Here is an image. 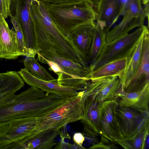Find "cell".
Wrapping results in <instances>:
<instances>
[{
	"label": "cell",
	"mask_w": 149,
	"mask_h": 149,
	"mask_svg": "<svg viewBox=\"0 0 149 149\" xmlns=\"http://www.w3.org/2000/svg\"><path fill=\"white\" fill-rule=\"evenodd\" d=\"M31 12L38 52L51 49L60 57L79 63L83 66L89 65V58L58 29L41 2L31 1Z\"/></svg>",
	"instance_id": "cell-1"
},
{
	"label": "cell",
	"mask_w": 149,
	"mask_h": 149,
	"mask_svg": "<svg viewBox=\"0 0 149 149\" xmlns=\"http://www.w3.org/2000/svg\"><path fill=\"white\" fill-rule=\"evenodd\" d=\"M65 101L56 94L31 86L19 94L0 99V123L27 117L43 116Z\"/></svg>",
	"instance_id": "cell-2"
},
{
	"label": "cell",
	"mask_w": 149,
	"mask_h": 149,
	"mask_svg": "<svg viewBox=\"0 0 149 149\" xmlns=\"http://www.w3.org/2000/svg\"><path fill=\"white\" fill-rule=\"evenodd\" d=\"M41 2L56 26L67 36L77 27L94 23L96 19V12L87 0L64 4Z\"/></svg>",
	"instance_id": "cell-3"
},
{
	"label": "cell",
	"mask_w": 149,
	"mask_h": 149,
	"mask_svg": "<svg viewBox=\"0 0 149 149\" xmlns=\"http://www.w3.org/2000/svg\"><path fill=\"white\" fill-rule=\"evenodd\" d=\"M83 118V92L81 91L77 96L68 99L51 112L36 117V126L27 137L47 130H59L67 124L81 120Z\"/></svg>",
	"instance_id": "cell-4"
},
{
	"label": "cell",
	"mask_w": 149,
	"mask_h": 149,
	"mask_svg": "<svg viewBox=\"0 0 149 149\" xmlns=\"http://www.w3.org/2000/svg\"><path fill=\"white\" fill-rule=\"evenodd\" d=\"M122 14L121 22L107 33V43H109L128 33L135 28L142 27L149 14L143 8L141 0H127Z\"/></svg>",
	"instance_id": "cell-5"
},
{
	"label": "cell",
	"mask_w": 149,
	"mask_h": 149,
	"mask_svg": "<svg viewBox=\"0 0 149 149\" xmlns=\"http://www.w3.org/2000/svg\"><path fill=\"white\" fill-rule=\"evenodd\" d=\"M142 31V27H139L131 33L125 34L107 43L99 57L92 65L94 70L107 63L126 57L139 39Z\"/></svg>",
	"instance_id": "cell-6"
},
{
	"label": "cell",
	"mask_w": 149,
	"mask_h": 149,
	"mask_svg": "<svg viewBox=\"0 0 149 149\" xmlns=\"http://www.w3.org/2000/svg\"><path fill=\"white\" fill-rule=\"evenodd\" d=\"M31 0H11L10 11L22 29L26 47L32 53L38 51L31 6Z\"/></svg>",
	"instance_id": "cell-7"
},
{
	"label": "cell",
	"mask_w": 149,
	"mask_h": 149,
	"mask_svg": "<svg viewBox=\"0 0 149 149\" xmlns=\"http://www.w3.org/2000/svg\"><path fill=\"white\" fill-rule=\"evenodd\" d=\"M84 95L97 101L116 100L122 92L121 82L118 76L90 80L85 89Z\"/></svg>",
	"instance_id": "cell-8"
},
{
	"label": "cell",
	"mask_w": 149,
	"mask_h": 149,
	"mask_svg": "<svg viewBox=\"0 0 149 149\" xmlns=\"http://www.w3.org/2000/svg\"><path fill=\"white\" fill-rule=\"evenodd\" d=\"M115 112L123 139L130 137L136 134L149 116V114L118 105Z\"/></svg>",
	"instance_id": "cell-9"
},
{
	"label": "cell",
	"mask_w": 149,
	"mask_h": 149,
	"mask_svg": "<svg viewBox=\"0 0 149 149\" xmlns=\"http://www.w3.org/2000/svg\"><path fill=\"white\" fill-rule=\"evenodd\" d=\"M36 117L15 119L10 121L6 130L0 136V149L22 140L32 131L36 123Z\"/></svg>",
	"instance_id": "cell-10"
},
{
	"label": "cell",
	"mask_w": 149,
	"mask_h": 149,
	"mask_svg": "<svg viewBox=\"0 0 149 149\" xmlns=\"http://www.w3.org/2000/svg\"><path fill=\"white\" fill-rule=\"evenodd\" d=\"M117 105L116 100L102 103L100 115V136L115 143L117 141L123 139L115 114V110Z\"/></svg>",
	"instance_id": "cell-11"
},
{
	"label": "cell",
	"mask_w": 149,
	"mask_h": 149,
	"mask_svg": "<svg viewBox=\"0 0 149 149\" xmlns=\"http://www.w3.org/2000/svg\"><path fill=\"white\" fill-rule=\"evenodd\" d=\"M142 54L139 67L136 74L123 89V92L129 93L138 91L149 84V27L143 25Z\"/></svg>",
	"instance_id": "cell-12"
},
{
	"label": "cell",
	"mask_w": 149,
	"mask_h": 149,
	"mask_svg": "<svg viewBox=\"0 0 149 149\" xmlns=\"http://www.w3.org/2000/svg\"><path fill=\"white\" fill-rule=\"evenodd\" d=\"M127 0H100L97 7V23L107 34L122 14Z\"/></svg>",
	"instance_id": "cell-13"
},
{
	"label": "cell",
	"mask_w": 149,
	"mask_h": 149,
	"mask_svg": "<svg viewBox=\"0 0 149 149\" xmlns=\"http://www.w3.org/2000/svg\"><path fill=\"white\" fill-rule=\"evenodd\" d=\"M17 72L24 81L29 85L42 90L46 93L56 94L65 99L77 96L79 93L74 88L60 85L57 82L40 79L32 75L25 68L21 69Z\"/></svg>",
	"instance_id": "cell-14"
},
{
	"label": "cell",
	"mask_w": 149,
	"mask_h": 149,
	"mask_svg": "<svg viewBox=\"0 0 149 149\" xmlns=\"http://www.w3.org/2000/svg\"><path fill=\"white\" fill-rule=\"evenodd\" d=\"M59 130H47L8 145L7 149H50L56 145Z\"/></svg>",
	"instance_id": "cell-15"
},
{
	"label": "cell",
	"mask_w": 149,
	"mask_h": 149,
	"mask_svg": "<svg viewBox=\"0 0 149 149\" xmlns=\"http://www.w3.org/2000/svg\"><path fill=\"white\" fill-rule=\"evenodd\" d=\"M38 52L47 59L56 63L66 74L77 78L91 80L90 75L94 70L92 64L83 66L79 63L60 57L51 49Z\"/></svg>",
	"instance_id": "cell-16"
},
{
	"label": "cell",
	"mask_w": 149,
	"mask_h": 149,
	"mask_svg": "<svg viewBox=\"0 0 149 149\" xmlns=\"http://www.w3.org/2000/svg\"><path fill=\"white\" fill-rule=\"evenodd\" d=\"M14 28L10 29L0 13V58L15 59L22 56L19 51Z\"/></svg>",
	"instance_id": "cell-17"
},
{
	"label": "cell",
	"mask_w": 149,
	"mask_h": 149,
	"mask_svg": "<svg viewBox=\"0 0 149 149\" xmlns=\"http://www.w3.org/2000/svg\"><path fill=\"white\" fill-rule=\"evenodd\" d=\"M143 36L142 31L139 39L126 57L125 69L122 74L118 77L121 82L122 89L134 77L139 67L142 54Z\"/></svg>",
	"instance_id": "cell-18"
},
{
	"label": "cell",
	"mask_w": 149,
	"mask_h": 149,
	"mask_svg": "<svg viewBox=\"0 0 149 149\" xmlns=\"http://www.w3.org/2000/svg\"><path fill=\"white\" fill-rule=\"evenodd\" d=\"M149 98L148 84L138 91L129 93L123 91L116 100L118 106L130 107L142 113L149 114Z\"/></svg>",
	"instance_id": "cell-19"
},
{
	"label": "cell",
	"mask_w": 149,
	"mask_h": 149,
	"mask_svg": "<svg viewBox=\"0 0 149 149\" xmlns=\"http://www.w3.org/2000/svg\"><path fill=\"white\" fill-rule=\"evenodd\" d=\"M95 25L94 23L81 26L67 36L76 47L88 58Z\"/></svg>",
	"instance_id": "cell-20"
},
{
	"label": "cell",
	"mask_w": 149,
	"mask_h": 149,
	"mask_svg": "<svg viewBox=\"0 0 149 149\" xmlns=\"http://www.w3.org/2000/svg\"><path fill=\"white\" fill-rule=\"evenodd\" d=\"M83 98L84 118L81 121L83 125L89 126L100 136V115L102 103L84 95L83 93Z\"/></svg>",
	"instance_id": "cell-21"
},
{
	"label": "cell",
	"mask_w": 149,
	"mask_h": 149,
	"mask_svg": "<svg viewBox=\"0 0 149 149\" xmlns=\"http://www.w3.org/2000/svg\"><path fill=\"white\" fill-rule=\"evenodd\" d=\"M24 85V81L17 72L0 73V99L13 95Z\"/></svg>",
	"instance_id": "cell-22"
},
{
	"label": "cell",
	"mask_w": 149,
	"mask_h": 149,
	"mask_svg": "<svg viewBox=\"0 0 149 149\" xmlns=\"http://www.w3.org/2000/svg\"><path fill=\"white\" fill-rule=\"evenodd\" d=\"M149 118L146 120L137 132L132 136L117 141L118 144L126 149H144L149 148Z\"/></svg>",
	"instance_id": "cell-23"
},
{
	"label": "cell",
	"mask_w": 149,
	"mask_h": 149,
	"mask_svg": "<svg viewBox=\"0 0 149 149\" xmlns=\"http://www.w3.org/2000/svg\"><path fill=\"white\" fill-rule=\"evenodd\" d=\"M126 57L119 58L103 64L91 72L90 80L120 77L125 68Z\"/></svg>",
	"instance_id": "cell-24"
},
{
	"label": "cell",
	"mask_w": 149,
	"mask_h": 149,
	"mask_svg": "<svg viewBox=\"0 0 149 149\" xmlns=\"http://www.w3.org/2000/svg\"><path fill=\"white\" fill-rule=\"evenodd\" d=\"M106 34L104 28L97 23L96 24L92 44L88 55L91 64H93L99 57L107 43Z\"/></svg>",
	"instance_id": "cell-25"
},
{
	"label": "cell",
	"mask_w": 149,
	"mask_h": 149,
	"mask_svg": "<svg viewBox=\"0 0 149 149\" xmlns=\"http://www.w3.org/2000/svg\"><path fill=\"white\" fill-rule=\"evenodd\" d=\"M38 58L35 57H27L24 59L23 64L25 68L34 76L42 80L57 82L48 72L46 69L38 61Z\"/></svg>",
	"instance_id": "cell-26"
},
{
	"label": "cell",
	"mask_w": 149,
	"mask_h": 149,
	"mask_svg": "<svg viewBox=\"0 0 149 149\" xmlns=\"http://www.w3.org/2000/svg\"><path fill=\"white\" fill-rule=\"evenodd\" d=\"M16 34L18 49L22 56L35 57V55L26 47L23 32L21 27L16 19L12 15L9 16Z\"/></svg>",
	"instance_id": "cell-27"
},
{
	"label": "cell",
	"mask_w": 149,
	"mask_h": 149,
	"mask_svg": "<svg viewBox=\"0 0 149 149\" xmlns=\"http://www.w3.org/2000/svg\"><path fill=\"white\" fill-rule=\"evenodd\" d=\"M83 125L84 131L82 134L85 139H87L92 145L98 143L100 141L98 137L99 134L89 126L85 125Z\"/></svg>",
	"instance_id": "cell-28"
},
{
	"label": "cell",
	"mask_w": 149,
	"mask_h": 149,
	"mask_svg": "<svg viewBox=\"0 0 149 149\" xmlns=\"http://www.w3.org/2000/svg\"><path fill=\"white\" fill-rule=\"evenodd\" d=\"M101 137L100 140L96 144L92 145L89 149H114L116 148V146L112 144L113 143L107 138L100 136Z\"/></svg>",
	"instance_id": "cell-29"
},
{
	"label": "cell",
	"mask_w": 149,
	"mask_h": 149,
	"mask_svg": "<svg viewBox=\"0 0 149 149\" xmlns=\"http://www.w3.org/2000/svg\"><path fill=\"white\" fill-rule=\"evenodd\" d=\"M11 2V0H0V13L5 19L12 15L10 9Z\"/></svg>",
	"instance_id": "cell-30"
},
{
	"label": "cell",
	"mask_w": 149,
	"mask_h": 149,
	"mask_svg": "<svg viewBox=\"0 0 149 149\" xmlns=\"http://www.w3.org/2000/svg\"><path fill=\"white\" fill-rule=\"evenodd\" d=\"M38 1L52 4H70L77 3L83 0H36Z\"/></svg>",
	"instance_id": "cell-31"
},
{
	"label": "cell",
	"mask_w": 149,
	"mask_h": 149,
	"mask_svg": "<svg viewBox=\"0 0 149 149\" xmlns=\"http://www.w3.org/2000/svg\"><path fill=\"white\" fill-rule=\"evenodd\" d=\"M55 149H77V145L74 143L72 144L68 142H65L64 141L61 140L58 143Z\"/></svg>",
	"instance_id": "cell-32"
},
{
	"label": "cell",
	"mask_w": 149,
	"mask_h": 149,
	"mask_svg": "<svg viewBox=\"0 0 149 149\" xmlns=\"http://www.w3.org/2000/svg\"><path fill=\"white\" fill-rule=\"evenodd\" d=\"M74 143L77 145L83 146L82 145L85 140V138L82 133L80 132L75 133L73 136Z\"/></svg>",
	"instance_id": "cell-33"
},
{
	"label": "cell",
	"mask_w": 149,
	"mask_h": 149,
	"mask_svg": "<svg viewBox=\"0 0 149 149\" xmlns=\"http://www.w3.org/2000/svg\"><path fill=\"white\" fill-rule=\"evenodd\" d=\"M10 122V121L0 123V136L6 130Z\"/></svg>",
	"instance_id": "cell-34"
},
{
	"label": "cell",
	"mask_w": 149,
	"mask_h": 149,
	"mask_svg": "<svg viewBox=\"0 0 149 149\" xmlns=\"http://www.w3.org/2000/svg\"><path fill=\"white\" fill-rule=\"evenodd\" d=\"M87 1L93 6L97 8L100 0H87Z\"/></svg>",
	"instance_id": "cell-35"
},
{
	"label": "cell",
	"mask_w": 149,
	"mask_h": 149,
	"mask_svg": "<svg viewBox=\"0 0 149 149\" xmlns=\"http://www.w3.org/2000/svg\"><path fill=\"white\" fill-rule=\"evenodd\" d=\"M143 4L145 5L147 3L149 2V0H141Z\"/></svg>",
	"instance_id": "cell-36"
},
{
	"label": "cell",
	"mask_w": 149,
	"mask_h": 149,
	"mask_svg": "<svg viewBox=\"0 0 149 149\" xmlns=\"http://www.w3.org/2000/svg\"><path fill=\"white\" fill-rule=\"evenodd\" d=\"M36 1V0H31V1Z\"/></svg>",
	"instance_id": "cell-37"
}]
</instances>
